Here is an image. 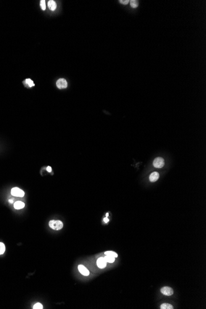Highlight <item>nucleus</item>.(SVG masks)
I'll list each match as a JSON object with an SVG mask.
<instances>
[{"mask_svg": "<svg viewBox=\"0 0 206 309\" xmlns=\"http://www.w3.org/2000/svg\"><path fill=\"white\" fill-rule=\"evenodd\" d=\"M49 226L51 228L54 230H59L62 228L63 223L60 220H52L49 222Z\"/></svg>", "mask_w": 206, "mask_h": 309, "instance_id": "obj_1", "label": "nucleus"}, {"mask_svg": "<svg viewBox=\"0 0 206 309\" xmlns=\"http://www.w3.org/2000/svg\"><path fill=\"white\" fill-rule=\"evenodd\" d=\"M11 194L15 197H22L24 196V192L20 189V188L19 187H13L12 189H11Z\"/></svg>", "mask_w": 206, "mask_h": 309, "instance_id": "obj_2", "label": "nucleus"}, {"mask_svg": "<svg viewBox=\"0 0 206 309\" xmlns=\"http://www.w3.org/2000/svg\"><path fill=\"white\" fill-rule=\"evenodd\" d=\"M153 165L155 168H162L164 165V160L162 157H157L153 162Z\"/></svg>", "mask_w": 206, "mask_h": 309, "instance_id": "obj_3", "label": "nucleus"}, {"mask_svg": "<svg viewBox=\"0 0 206 309\" xmlns=\"http://www.w3.org/2000/svg\"><path fill=\"white\" fill-rule=\"evenodd\" d=\"M56 85L59 89H64L67 87V82L64 78H60L57 81Z\"/></svg>", "mask_w": 206, "mask_h": 309, "instance_id": "obj_4", "label": "nucleus"}, {"mask_svg": "<svg viewBox=\"0 0 206 309\" xmlns=\"http://www.w3.org/2000/svg\"><path fill=\"white\" fill-rule=\"evenodd\" d=\"M160 292L163 295H168V296L171 295L173 294V289L171 288V287H168V286L163 287L162 288H161Z\"/></svg>", "mask_w": 206, "mask_h": 309, "instance_id": "obj_5", "label": "nucleus"}, {"mask_svg": "<svg viewBox=\"0 0 206 309\" xmlns=\"http://www.w3.org/2000/svg\"><path fill=\"white\" fill-rule=\"evenodd\" d=\"M107 262L104 257H100L97 260V265L99 268H104L106 266Z\"/></svg>", "mask_w": 206, "mask_h": 309, "instance_id": "obj_6", "label": "nucleus"}, {"mask_svg": "<svg viewBox=\"0 0 206 309\" xmlns=\"http://www.w3.org/2000/svg\"><path fill=\"white\" fill-rule=\"evenodd\" d=\"M78 268L79 271L83 275H84V276H88L89 274V272L88 270L84 266H83L82 265H80L78 266Z\"/></svg>", "mask_w": 206, "mask_h": 309, "instance_id": "obj_7", "label": "nucleus"}, {"mask_svg": "<svg viewBox=\"0 0 206 309\" xmlns=\"http://www.w3.org/2000/svg\"><path fill=\"white\" fill-rule=\"evenodd\" d=\"M159 178V173L155 171V172H153L150 174V176H149V180L151 181V182H154V181H156Z\"/></svg>", "mask_w": 206, "mask_h": 309, "instance_id": "obj_8", "label": "nucleus"}, {"mask_svg": "<svg viewBox=\"0 0 206 309\" xmlns=\"http://www.w3.org/2000/svg\"><path fill=\"white\" fill-rule=\"evenodd\" d=\"M24 207H25V204L22 201H17L14 204V207L17 210L22 209Z\"/></svg>", "mask_w": 206, "mask_h": 309, "instance_id": "obj_9", "label": "nucleus"}, {"mask_svg": "<svg viewBox=\"0 0 206 309\" xmlns=\"http://www.w3.org/2000/svg\"><path fill=\"white\" fill-rule=\"evenodd\" d=\"M48 7L51 10H55L56 9V7H57V5H56V3L54 1H52V0H50L48 1Z\"/></svg>", "mask_w": 206, "mask_h": 309, "instance_id": "obj_10", "label": "nucleus"}, {"mask_svg": "<svg viewBox=\"0 0 206 309\" xmlns=\"http://www.w3.org/2000/svg\"><path fill=\"white\" fill-rule=\"evenodd\" d=\"M160 308L161 309H173V305H171L170 303H164L160 305Z\"/></svg>", "mask_w": 206, "mask_h": 309, "instance_id": "obj_11", "label": "nucleus"}, {"mask_svg": "<svg viewBox=\"0 0 206 309\" xmlns=\"http://www.w3.org/2000/svg\"><path fill=\"white\" fill-rule=\"evenodd\" d=\"M105 260L109 263H113L114 261H115V257H113V256H111V255H106V256L105 257H104Z\"/></svg>", "mask_w": 206, "mask_h": 309, "instance_id": "obj_12", "label": "nucleus"}, {"mask_svg": "<svg viewBox=\"0 0 206 309\" xmlns=\"http://www.w3.org/2000/svg\"><path fill=\"white\" fill-rule=\"evenodd\" d=\"M104 253H105V255H111V256H113V257H114L115 258H116V257H118L117 253L116 252H113V251H106V252H104Z\"/></svg>", "mask_w": 206, "mask_h": 309, "instance_id": "obj_13", "label": "nucleus"}, {"mask_svg": "<svg viewBox=\"0 0 206 309\" xmlns=\"http://www.w3.org/2000/svg\"><path fill=\"white\" fill-rule=\"evenodd\" d=\"M6 250V247L4 244L2 242H0V255H2L4 253Z\"/></svg>", "mask_w": 206, "mask_h": 309, "instance_id": "obj_14", "label": "nucleus"}, {"mask_svg": "<svg viewBox=\"0 0 206 309\" xmlns=\"http://www.w3.org/2000/svg\"><path fill=\"white\" fill-rule=\"evenodd\" d=\"M130 5L133 8H136L138 7V1H136V0H131L130 1Z\"/></svg>", "mask_w": 206, "mask_h": 309, "instance_id": "obj_15", "label": "nucleus"}, {"mask_svg": "<svg viewBox=\"0 0 206 309\" xmlns=\"http://www.w3.org/2000/svg\"><path fill=\"white\" fill-rule=\"evenodd\" d=\"M25 81H26V83H27V84H28L30 87H31V86H35V84L33 83V81H32L31 79H30V78H27V79H26Z\"/></svg>", "mask_w": 206, "mask_h": 309, "instance_id": "obj_16", "label": "nucleus"}, {"mask_svg": "<svg viewBox=\"0 0 206 309\" xmlns=\"http://www.w3.org/2000/svg\"><path fill=\"white\" fill-rule=\"evenodd\" d=\"M34 309H42L43 308V305L40 303H36V304L34 305L33 306Z\"/></svg>", "mask_w": 206, "mask_h": 309, "instance_id": "obj_17", "label": "nucleus"}, {"mask_svg": "<svg viewBox=\"0 0 206 309\" xmlns=\"http://www.w3.org/2000/svg\"><path fill=\"white\" fill-rule=\"evenodd\" d=\"M40 6H41V7L43 10H45L46 9V4H45V1L44 0H41L40 1Z\"/></svg>", "mask_w": 206, "mask_h": 309, "instance_id": "obj_18", "label": "nucleus"}, {"mask_svg": "<svg viewBox=\"0 0 206 309\" xmlns=\"http://www.w3.org/2000/svg\"><path fill=\"white\" fill-rule=\"evenodd\" d=\"M119 2L123 4H127L130 2V1H128V0H124V1L120 0V1H119Z\"/></svg>", "mask_w": 206, "mask_h": 309, "instance_id": "obj_19", "label": "nucleus"}, {"mask_svg": "<svg viewBox=\"0 0 206 309\" xmlns=\"http://www.w3.org/2000/svg\"><path fill=\"white\" fill-rule=\"evenodd\" d=\"M109 218H108L107 217H105V218H104V221L105 223H108V222H109Z\"/></svg>", "mask_w": 206, "mask_h": 309, "instance_id": "obj_20", "label": "nucleus"}, {"mask_svg": "<svg viewBox=\"0 0 206 309\" xmlns=\"http://www.w3.org/2000/svg\"><path fill=\"white\" fill-rule=\"evenodd\" d=\"M46 170H47V171L48 172H51V167H49V166H48V167H47Z\"/></svg>", "mask_w": 206, "mask_h": 309, "instance_id": "obj_21", "label": "nucleus"}, {"mask_svg": "<svg viewBox=\"0 0 206 309\" xmlns=\"http://www.w3.org/2000/svg\"><path fill=\"white\" fill-rule=\"evenodd\" d=\"M9 202H10V203H12V202H13V200H12V199H9Z\"/></svg>", "mask_w": 206, "mask_h": 309, "instance_id": "obj_22", "label": "nucleus"}, {"mask_svg": "<svg viewBox=\"0 0 206 309\" xmlns=\"http://www.w3.org/2000/svg\"><path fill=\"white\" fill-rule=\"evenodd\" d=\"M109 216V213H106V217H107Z\"/></svg>", "mask_w": 206, "mask_h": 309, "instance_id": "obj_23", "label": "nucleus"}]
</instances>
